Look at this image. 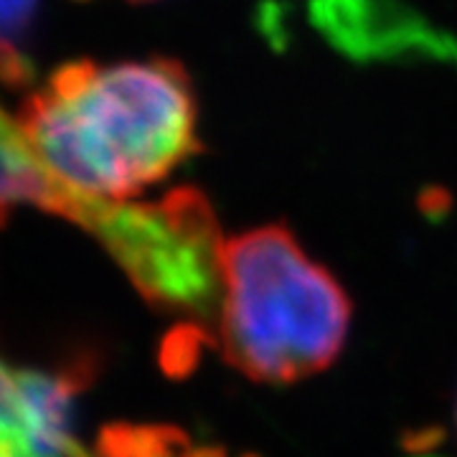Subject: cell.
Returning a JSON list of instances; mask_svg holds the SVG:
<instances>
[{
    "mask_svg": "<svg viewBox=\"0 0 457 457\" xmlns=\"http://www.w3.org/2000/svg\"><path fill=\"white\" fill-rule=\"evenodd\" d=\"M18 125L59 179L107 201H132L201 150L196 92L170 59L62 66Z\"/></svg>",
    "mask_w": 457,
    "mask_h": 457,
    "instance_id": "1",
    "label": "cell"
},
{
    "mask_svg": "<svg viewBox=\"0 0 457 457\" xmlns=\"http://www.w3.org/2000/svg\"><path fill=\"white\" fill-rule=\"evenodd\" d=\"M33 206L87 231L153 308L209 318L221 295V245L213 209L196 188L158 201L87 196L44 163L18 120L0 107V224Z\"/></svg>",
    "mask_w": 457,
    "mask_h": 457,
    "instance_id": "2",
    "label": "cell"
},
{
    "mask_svg": "<svg viewBox=\"0 0 457 457\" xmlns=\"http://www.w3.org/2000/svg\"><path fill=\"white\" fill-rule=\"evenodd\" d=\"M351 305L333 275L285 227H260L221 245L224 359L254 381L290 384L341 353Z\"/></svg>",
    "mask_w": 457,
    "mask_h": 457,
    "instance_id": "3",
    "label": "cell"
},
{
    "mask_svg": "<svg viewBox=\"0 0 457 457\" xmlns=\"http://www.w3.org/2000/svg\"><path fill=\"white\" fill-rule=\"evenodd\" d=\"M89 371L0 361V457H89L74 437V407Z\"/></svg>",
    "mask_w": 457,
    "mask_h": 457,
    "instance_id": "4",
    "label": "cell"
},
{
    "mask_svg": "<svg viewBox=\"0 0 457 457\" xmlns=\"http://www.w3.org/2000/svg\"><path fill=\"white\" fill-rule=\"evenodd\" d=\"M89 457H224L196 447L179 429L153 425H110Z\"/></svg>",
    "mask_w": 457,
    "mask_h": 457,
    "instance_id": "5",
    "label": "cell"
},
{
    "mask_svg": "<svg viewBox=\"0 0 457 457\" xmlns=\"http://www.w3.org/2000/svg\"><path fill=\"white\" fill-rule=\"evenodd\" d=\"M38 0H0V84L23 89L33 79L29 36Z\"/></svg>",
    "mask_w": 457,
    "mask_h": 457,
    "instance_id": "6",
    "label": "cell"
},
{
    "mask_svg": "<svg viewBox=\"0 0 457 457\" xmlns=\"http://www.w3.org/2000/svg\"><path fill=\"white\" fill-rule=\"evenodd\" d=\"M135 3H147V0H135Z\"/></svg>",
    "mask_w": 457,
    "mask_h": 457,
    "instance_id": "7",
    "label": "cell"
},
{
    "mask_svg": "<svg viewBox=\"0 0 457 457\" xmlns=\"http://www.w3.org/2000/svg\"><path fill=\"white\" fill-rule=\"evenodd\" d=\"M422 457H435V455H422Z\"/></svg>",
    "mask_w": 457,
    "mask_h": 457,
    "instance_id": "8",
    "label": "cell"
}]
</instances>
